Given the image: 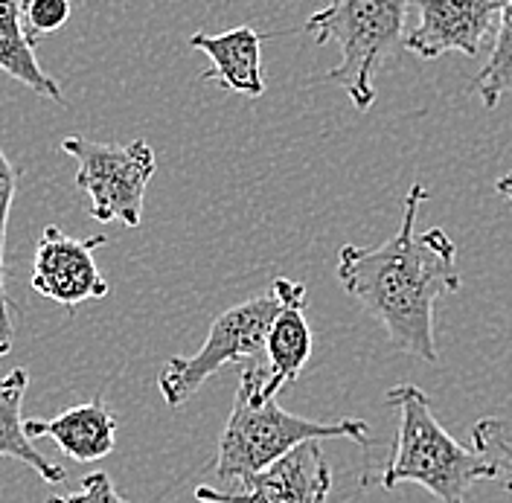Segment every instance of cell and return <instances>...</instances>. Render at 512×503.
Returning <instances> with one entry per match:
<instances>
[{
    "instance_id": "cell-1",
    "label": "cell",
    "mask_w": 512,
    "mask_h": 503,
    "mask_svg": "<svg viewBox=\"0 0 512 503\" xmlns=\"http://www.w3.org/2000/svg\"><path fill=\"white\" fill-rule=\"evenodd\" d=\"M428 187L414 184L405 195L399 230L379 248L344 245L338 253V283L384 326L396 349L437 364L434 303L460 291L457 248L440 227L416 230Z\"/></svg>"
},
{
    "instance_id": "cell-2",
    "label": "cell",
    "mask_w": 512,
    "mask_h": 503,
    "mask_svg": "<svg viewBox=\"0 0 512 503\" xmlns=\"http://www.w3.org/2000/svg\"><path fill=\"white\" fill-rule=\"evenodd\" d=\"M268 367L248 364L242 367L236 399L227 416V425L219 440V454L213 472L224 483H245L291 448L309 440H350L361 448L370 445V428L361 419H338V422H318L297 413H288L277 405V396L265 393Z\"/></svg>"
},
{
    "instance_id": "cell-3",
    "label": "cell",
    "mask_w": 512,
    "mask_h": 503,
    "mask_svg": "<svg viewBox=\"0 0 512 503\" xmlns=\"http://www.w3.org/2000/svg\"><path fill=\"white\" fill-rule=\"evenodd\" d=\"M387 405L399 413L396 448L382 472V489L419 483L437 503H466L469 489L480 480H495L498 466L478 448L457 442L434 416L425 390L396 384L387 390Z\"/></svg>"
},
{
    "instance_id": "cell-4",
    "label": "cell",
    "mask_w": 512,
    "mask_h": 503,
    "mask_svg": "<svg viewBox=\"0 0 512 503\" xmlns=\"http://www.w3.org/2000/svg\"><path fill=\"white\" fill-rule=\"evenodd\" d=\"M414 0H326L306 32L323 47L335 41L341 62L326 73V82L341 85L358 111L376 102V73L405 47V24Z\"/></svg>"
},
{
    "instance_id": "cell-5",
    "label": "cell",
    "mask_w": 512,
    "mask_h": 503,
    "mask_svg": "<svg viewBox=\"0 0 512 503\" xmlns=\"http://www.w3.org/2000/svg\"><path fill=\"white\" fill-rule=\"evenodd\" d=\"M277 309H280V297L271 288L262 297L245 300L222 312L210 323V335L195 355H187V358L175 355L163 364L158 376L163 402L169 408H181L201 390V384L210 376H216L222 367L256 358L265 349L268 329L277 317Z\"/></svg>"
},
{
    "instance_id": "cell-6",
    "label": "cell",
    "mask_w": 512,
    "mask_h": 503,
    "mask_svg": "<svg viewBox=\"0 0 512 503\" xmlns=\"http://www.w3.org/2000/svg\"><path fill=\"white\" fill-rule=\"evenodd\" d=\"M62 152L79 163L76 187L88 192L96 221H123L126 227H140L146 187L158 172L155 152L146 140L114 146L70 134L62 140Z\"/></svg>"
},
{
    "instance_id": "cell-7",
    "label": "cell",
    "mask_w": 512,
    "mask_h": 503,
    "mask_svg": "<svg viewBox=\"0 0 512 503\" xmlns=\"http://www.w3.org/2000/svg\"><path fill=\"white\" fill-rule=\"evenodd\" d=\"M332 492V466L320 440L291 448L286 457L271 463L236 489L198 486L195 501L201 503H326Z\"/></svg>"
},
{
    "instance_id": "cell-8",
    "label": "cell",
    "mask_w": 512,
    "mask_h": 503,
    "mask_svg": "<svg viewBox=\"0 0 512 503\" xmlns=\"http://www.w3.org/2000/svg\"><path fill=\"white\" fill-rule=\"evenodd\" d=\"M105 242V236L70 239L56 224H47L35 248L32 288L67 309L108 297L111 285L102 277L94 256Z\"/></svg>"
},
{
    "instance_id": "cell-9",
    "label": "cell",
    "mask_w": 512,
    "mask_h": 503,
    "mask_svg": "<svg viewBox=\"0 0 512 503\" xmlns=\"http://www.w3.org/2000/svg\"><path fill=\"white\" fill-rule=\"evenodd\" d=\"M416 15L405 50L428 62L446 53L475 59L483 41L498 32L501 0H416Z\"/></svg>"
},
{
    "instance_id": "cell-10",
    "label": "cell",
    "mask_w": 512,
    "mask_h": 503,
    "mask_svg": "<svg viewBox=\"0 0 512 503\" xmlns=\"http://www.w3.org/2000/svg\"><path fill=\"white\" fill-rule=\"evenodd\" d=\"M280 297L277 317L268 329V376L265 393L280 396L288 384H294L312 358V329L306 320V285L280 277L271 285Z\"/></svg>"
},
{
    "instance_id": "cell-11",
    "label": "cell",
    "mask_w": 512,
    "mask_h": 503,
    "mask_svg": "<svg viewBox=\"0 0 512 503\" xmlns=\"http://www.w3.org/2000/svg\"><path fill=\"white\" fill-rule=\"evenodd\" d=\"M30 440H53L76 463H99L117 448V413L94 396L53 419H24Z\"/></svg>"
},
{
    "instance_id": "cell-12",
    "label": "cell",
    "mask_w": 512,
    "mask_h": 503,
    "mask_svg": "<svg viewBox=\"0 0 512 503\" xmlns=\"http://www.w3.org/2000/svg\"><path fill=\"white\" fill-rule=\"evenodd\" d=\"M262 41L254 27H236L222 35L195 32L190 38L192 50L204 53L210 59V70L201 73V82H216L224 91L242 96L265 94L262 79Z\"/></svg>"
},
{
    "instance_id": "cell-13",
    "label": "cell",
    "mask_w": 512,
    "mask_h": 503,
    "mask_svg": "<svg viewBox=\"0 0 512 503\" xmlns=\"http://www.w3.org/2000/svg\"><path fill=\"white\" fill-rule=\"evenodd\" d=\"M30 387V373L27 367H15L12 373L0 378V457H9L15 463L30 466L44 483L62 486L67 480V469L44 457L35 440H30L24 428V396Z\"/></svg>"
},
{
    "instance_id": "cell-14",
    "label": "cell",
    "mask_w": 512,
    "mask_h": 503,
    "mask_svg": "<svg viewBox=\"0 0 512 503\" xmlns=\"http://www.w3.org/2000/svg\"><path fill=\"white\" fill-rule=\"evenodd\" d=\"M35 38L24 27L21 3L18 0H0V70L30 88L32 94L64 102L62 88L53 76L41 70L35 59Z\"/></svg>"
},
{
    "instance_id": "cell-15",
    "label": "cell",
    "mask_w": 512,
    "mask_h": 503,
    "mask_svg": "<svg viewBox=\"0 0 512 503\" xmlns=\"http://www.w3.org/2000/svg\"><path fill=\"white\" fill-rule=\"evenodd\" d=\"M472 91L480 96L483 108H495L501 96L512 91V0H501V18L489 62L483 64Z\"/></svg>"
},
{
    "instance_id": "cell-16",
    "label": "cell",
    "mask_w": 512,
    "mask_h": 503,
    "mask_svg": "<svg viewBox=\"0 0 512 503\" xmlns=\"http://www.w3.org/2000/svg\"><path fill=\"white\" fill-rule=\"evenodd\" d=\"M21 169L6 158L0 146V358L12 349V317H9V294H6V224L12 213V201L18 192Z\"/></svg>"
},
{
    "instance_id": "cell-17",
    "label": "cell",
    "mask_w": 512,
    "mask_h": 503,
    "mask_svg": "<svg viewBox=\"0 0 512 503\" xmlns=\"http://www.w3.org/2000/svg\"><path fill=\"white\" fill-rule=\"evenodd\" d=\"M475 448L498 466V477L504 474V486L512 492V422L507 419H480L475 425Z\"/></svg>"
},
{
    "instance_id": "cell-18",
    "label": "cell",
    "mask_w": 512,
    "mask_h": 503,
    "mask_svg": "<svg viewBox=\"0 0 512 503\" xmlns=\"http://www.w3.org/2000/svg\"><path fill=\"white\" fill-rule=\"evenodd\" d=\"M24 27L32 38L59 32L70 21V0H18Z\"/></svg>"
},
{
    "instance_id": "cell-19",
    "label": "cell",
    "mask_w": 512,
    "mask_h": 503,
    "mask_svg": "<svg viewBox=\"0 0 512 503\" xmlns=\"http://www.w3.org/2000/svg\"><path fill=\"white\" fill-rule=\"evenodd\" d=\"M47 503H128L120 492H117V486H114V480L108 477L105 472H91L82 477V483H79V492H73V495H56V498H50Z\"/></svg>"
},
{
    "instance_id": "cell-20",
    "label": "cell",
    "mask_w": 512,
    "mask_h": 503,
    "mask_svg": "<svg viewBox=\"0 0 512 503\" xmlns=\"http://www.w3.org/2000/svg\"><path fill=\"white\" fill-rule=\"evenodd\" d=\"M495 189L507 198V201H512V172H507L504 178H498V184H495Z\"/></svg>"
}]
</instances>
